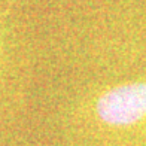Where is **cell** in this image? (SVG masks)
<instances>
[{
	"label": "cell",
	"mask_w": 146,
	"mask_h": 146,
	"mask_svg": "<svg viewBox=\"0 0 146 146\" xmlns=\"http://www.w3.org/2000/svg\"><path fill=\"white\" fill-rule=\"evenodd\" d=\"M96 113L112 127H130L146 119V81L121 84L97 98Z\"/></svg>",
	"instance_id": "obj_1"
}]
</instances>
